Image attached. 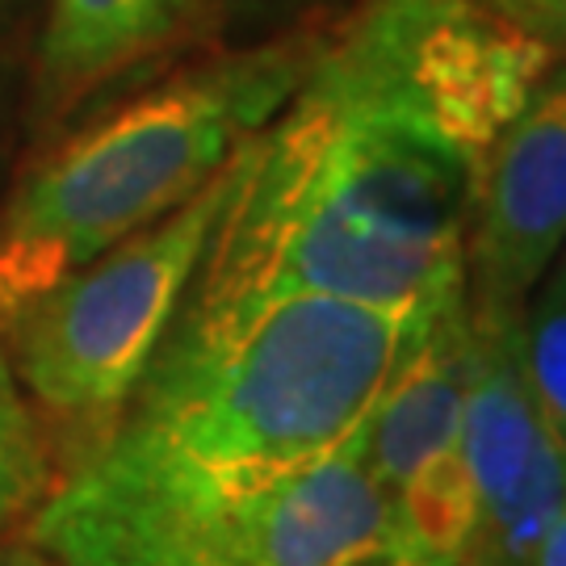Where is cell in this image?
<instances>
[{
  "mask_svg": "<svg viewBox=\"0 0 566 566\" xmlns=\"http://www.w3.org/2000/svg\"><path fill=\"white\" fill-rule=\"evenodd\" d=\"M4 566H60V563H51V558L39 554L34 546H13L4 554Z\"/></svg>",
  "mask_w": 566,
  "mask_h": 566,
  "instance_id": "9a60e30c",
  "label": "cell"
},
{
  "mask_svg": "<svg viewBox=\"0 0 566 566\" xmlns=\"http://www.w3.org/2000/svg\"><path fill=\"white\" fill-rule=\"evenodd\" d=\"M554 264H558V269L549 273L546 290H549V294H563V298H566V248L558 252V261H554Z\"/></svg>",
  "mask_w": 566,
  "mask_h": 566,
  "instance_id": "e0dca14e",
  "label": "cell"
},
{
  "mask_svg": "<svg viewBox=\"0 0 566 566\" xmlns=\"http://www.w3.org/2000/svg\"><path fill=\"white\" fill-rule=\"evenodd\" d=\"M210 4H227L235 13H285V9H303L315 0H210Z\"/></svg>",
  "mask_w": 566,
  "mask_h": 566,
  "instance_id": "5bb4252c",
  "label": "cell"
},
{
  "mask_svg": "<svg viewBox=\"0 0 566 566\" xmlns=\"http://www.w3.org/2000/svg\"><path fill=\"white\" fill-rule=\"evenodd\" d=\"M227 193L231 164L202 193L67 273L9 324V361L25 395L60 428H76V453L118 420L164 344L198 277Z\"/></svg>",
  "mask_w": 566,
  "mask_h": 566,
  "instance_id": "277c9868",
  "label": "cell"
},
{
  "mask_svg": "<svg viewBox=\"0 0 566 566\" xmlns=\"http://www.w3.org/2000/svg\"><path fill=\"white\" fill-rule=\"evenodd\" d=\"M566 248V63L533 84L495 135L465 231V298L474 315H512Z\"/></svg>",
  "mask_w": 566,
  "mask_h": 566,
  "instance_id": "5b68a950",
  "label": "cell"
},
{
  "mask_svg": "<svg viewBox=\"0 0 566 566\" xmlns=\"http://www.w3.org/2000/svg\"><path fill=\"white\" fill-rule=\"evenodd\" d=\"M474 348L479 336L465 290L416 319L411 340L361 420L369 465L390 495L458 449Z\"/></svg>",
  "mask_w": 566,
  "mask_h": 566,
  "instance_id": "52a82bcc",
  "label": "cell"
},
{
  "mask_svg": "<svg viewBox=\"0 0 566 566\" xmlns=\"http://www.w3.org/2000/svg\"><path fill=\"white\" fill-rule=\"evenodd\" d=\"M311 46L298 30L189 63L42 156L0 214V324L202 193L285 105Z\"/></svg>",
  "mask_w": 566,
  "mask_h": 566,
  "instance_id": "3957f363",
  "label": "cell"
},
{
  "mask_svg": "<svg viewBox=\"0 0 566 566\" xmlns=\"http://www.w3.org/2000/svg\"><path fill=\"white\" fill-rule=\"evenodd\" d=\"M486 4L537 46H546L554 63H566V0H486Z\"/></svg>",
  "mask_w": 566,
  "mask_h": 566,
  "instance_id": "7c38bea8",
  "label": "cell"
},
{
  "mask_svg": "<svg viewBox=\"0 0 566 566\" xmlns=\"http://www.w3.org/2000/svg\"><path fill=\"white\" fill-rule=\"evenodd\" d=\"M390 521L395 495L374 474L357 424L256 507L240 566H365L386 546Z\"/></svg>",
  "mask_w": 566,
  "mask_h": 566,
  "instance_id": "ba28073f",
  "label": "cell"
},
{
  "mask_svg": "<svg viewBox=\"0 0 566 566\" xmlns=\"http://www.w3.org/2000/svg\"><path fill=\"white\" fill-rule=\"evenodd\" d=\"M51 483L55 474L39 411L30 403L13 361L0 353V528L30 521Z\"/></svg>",
  "mask_w": 566,
  "mask_h": 566,
  "instance_id": "30bf717a",
  "label": "cell"
},
{
  "mask_svg": "<svg viewBox=\"0 0 566 566\" xmlns=\"http://www.w3.org/2000/svg\"><path fill=\"white\" fill-rule=\"evenodd\" d=\"M420 315L324 294L177 311L25 521L60 566H240L256 507L369 416Z\"/></svg>",
  "mask_w": 566,
  "mask_h": 566,
  "instance_id": "7a4b0ae2",
  "label": "cell"
},
{
  "mask_svg": "<svg viewBox=\"0 0 566 566\" xmlns=\"http://www.w3.org/2000/svg\"><path fill=\"white\" fill-rule=\"evenodd\" d=\"M453 566H504V563H500L495 554H486L483 546H474V542H470V546L462 549V558H458Z\"/></svg>",
  "mask_w": 566,
  "mask_h": 566,
  "instance_id": "2e32d148",
  "label": "cell"
},
{
  "mask_svg": "<svg viewBox=\"0 0 566 566\" xmlns=\"http://www.w3.org/2000/svg\"><path fill=\"white\" fill-rule=\"evenodd\" d=\"M549 63L486 0H357L235 151L181 311L324 294L424 315L465 290L483 160Z\"/></svg>",
  "mask_w": 566,
  "mask_h": 566,
  "instance_id": "6da1fadb",
  "label": "cell"
},
{
  "mask_svg": "<svg viewBox=\"0 0 566 566\" xmlns=\"http://www.w3.org/2000/svg\"><path fill=\"white\" fill-rule=\"evenodd\" d=\"M525 311V306H521ZM521 311L474 315V374L458 453L474 486V546L504 566H528L566 507V462L533 411L521 369Z\"/></svg>",
  "mask_w": 566,
  "mask_h": 566,
  "instance_id": "8992f818",
  "label": "cell"
},
{
  "mask_svg": "<svg viewBox=\"0 0 566 566\" xmlns=\"http://www.w3.org/2000/svg\"><path fill=\"white\" fill-rule=\"evenodd\" d=\"M528 566H566V507H563V516L549 525L546 537L537 542V549H533Z\"/></svg>",
  "mask_w": 566,
  "mask_h": 566,
  "instance_id": "4fadbf2b",
  "label": "cell"
},
{
  "mask_svg": "<svg viewBox=\"0 0 566 566\" xmlns=\"http://www.w3.org/2000/svg\"><path fill=\"white\" fill-rule=\"evenodd\" d=\"M521 369L533 411L566 462V298L533 294L521 311Z\"/></svg>",
  "mask_w": 566,
  "mask_h": 566,
  "instance_id": "8fae6325",
  "label": "cell"
},
{
  "mask_svg": "<svg viewBox=\"0 0 566 566\" xmlns=\"http://www.w3.org/2000/svg\"><path fill=\"white\" fill-rule=\"evenodd\" d=\"M210 0H46L39 34V105L67 114L130 67L189 42Z\"/></svg>",
  "mask_w": 566,
  "mask_h": 566,
  "instance_id": "9c48e42d",
  "label": "cell"
}]
</instances>
